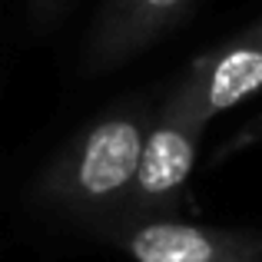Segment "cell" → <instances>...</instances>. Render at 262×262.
Listing matches in <instances>:
<instances>
[{"instance_id":"cell-5","label":"cell","mask_w":262,"mask_h":262,"mask_svg":"<svg viewBox=\"0 0 262 262\" xmlns=\"http://www.w3.org/2000/svg\"><path fill=\"white\" fill-rule=\"evenodd\" d=\"M199 0H103L83 47L86 73H110L173 33Z\"/></svg>"},{"instance_id":"cell-4","label":"cell","mask_w":262,"mask_h":262,"mask_svg":"<svg viewBox=\"0 0 262 262\" xmlns=\"http://www.w3.org/2000/svg\"><path fill=\"white\" fill-rule=\"evenodd\" d=\"M203 133L206 126L173 120V116H163L153 110L126 206L116 219L176 216V209L183 206L189 176L196 169Z\"/></svg>"},{"instance_id":"cell-1","label":"cell","mask_w":262,"mask_h":262,"mask_svg":"<svg viewBox=\"0 0 262 262\" xmlns=\"http://www.w3.org/2000/svg\"><path fill=\"white\" fill-rule=\"evenodd\" d=\"M153 110L116 106L96 116L50 156L33 183V199L53 212L110 223L123 212Z\"/></svg>"},{"instance_id":"cell-7","label":"cell","mask_w":262,"mask_h":262,"mask_svg":"<svg viewBox=\"0 0 262 262\" xmlns=\"http://www.w3.org/2000/svg\"><path fill=\"white\" fill-rule=\"evenodd\" d=\"M67 7H70V0H27V10H30L33 30L47 33V30H50V27L67 13Z\"/></svg>"},{"instance_id":"cell-6","label":"cell","mask_w":262,"mask_h":262,"mask_svg":"<svg viewBox=\"0 0 262 262\" xmlns=\"http://www.w3.org/2000/svg\"><path fill=\"white\" fill-rule=\"evenodd\" d=\"M262 143V113H256L249 123H246L243 129H239L232 140H226L223 146L216 149V156H212V163H223V160H229L232 153H243V149H249V146H259Z\"/></svg>"},{"instance_id":"cell-2","label":"cell","mask_w":262,"mask_h":262,"mask_svg":"<svg viewBox=\"0 0 262 262\" xmlns=\"http://www.w3.org/2000/svg\"><path fill=\"white\" fill-rule=\"evenodd\" d=\"M262 93V17L216 47L196 53L156 113L209 126V120Z\"/></svg>"},{"instance_id":"cell-3","label":"cell","mask_w":262,"mask_h":262,"mask_svg":"<svg viewBox=\"0 0 262 262\" xmlns=\"http://www.w3.org/2000/svg\"><path fill=\"white\" fill-rule=\"evenodd\" d=\"M133 262H262V229L203 226L179 216L110 219L96 226Z\"/></svg>"}]
</instances>
